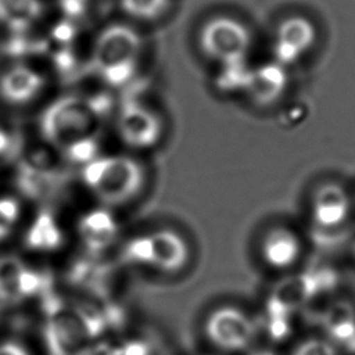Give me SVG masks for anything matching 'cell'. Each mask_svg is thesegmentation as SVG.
I'll list each match as a JSON object with an SVG mask.
<instances>
[{
  "instance_id": "cell-1",
  "label": "cell",
  "mask_w": 355,
  "mask_h": 355,
  "mask_svg": "<svg viewBox=\"0 0 355 355\" xmlns=\"http://www.w3.org/2000/svg\"><path fill=\"white\" fill-rule=\"evenodd\" d=\"M100 110L96 101L79 96H64L42 114L40 132L54 147L83 165L97 157L96 130Z\"/></svg>"
},
{
  "instance_id": "cell-2",
  "label": "cell",
  "mask_w": 355,
  "mask_h": 355,
  "mask_svg": "<svg viewBox=\"0 0 355 355\" xmlns=\"http://www.w3.org/2000/svg\"><path fill=\"white\" fill-rule=\"evenodd\" d=\"M80 178L90 194L111 207L126 204L139 196L146 171L129 155H97L82 166Z\"/></svg>"
},
{
  "instance_id": "cell-3",
  "label": "cell",
  "mask_w": 355,
  "mask_h": 355,
  "mask_svg": "<svg viewBox=\"0 0 355 355\" xmlns=\"http://www.w3.org/2000/svg\"><path fill=\"white\" fill-rule=\"evenodd\" d=\"M143 49L141 35L126 24H110L96 36L92 64L101 80L110 86H123L136 73Z\"/></svg>"
},
{
  "instance_id": "cell-4",
  "label": "cell",
  "mask_w": 355,
  "mask_h": 355,
  "mask_svg": "<svg viewBox=\"0 0 355 355\" xmlns=\"http://www.w3.org/2000/svg\"><path fill=\"white\" fill-rule=\"evenodd\" d=\"M122 257L130 265L175 273L187 265L190 247L180 233L172 229H157L128 240Z\"/></svg>"
},
{
  "instance_id": "cell-5",
  "label": "cell",
  "mask_w": 355,
  "mask_h": 355,
  "mask_svg": "<svg viewBox=\"0 0 355 355\" xmlns=\"http://www.w3.org/2000/svg\"><path fill=\"white\" fill-rule=\"evenodd\" d=\"M251 44L248 26L229 15L212 17L198 31L200 50L219 65L247 60Z\"/></svg>"
},
{
  "instance_id": "cell-6",
  "label": "cell",
  "mask_w": 355,
  "mask_h": 355,
  "mask_svg": "<svg viewBox=\"0 0 355 355\" xmlns=\"http://www.w3.org/2000/svg\"><path fill=\"white\" fill-rule=\"evenodd\" d=\"M204 330L209 343L216 348L240 352L251 348L258 333V324L243 309L225 305L208 315Z\"/></svg>"
},
{
  "instance_id": "cell-7",
  "label": "cell",
  "mask_w": 355,
  "mask_h": 355,
  "mask_svg": "<svg viewBox=\"0 0 355 355\" xmlns=\"http://www.w3.org/2000/svg\"><path fill=\"white\" fill-rule=\"evenodd\" d=\"M116 135L130 148L154 147L162 136V121L157 112L137 101L125 103L115 121Z\"/></svg>"
},
{
  "instance_id": "cell-8",
  "label": "cell",
  "mask_w": 355,
  "mask_h": 355,
  "mask_svg": "<svg viewBox=\"0 0 355 355\" xmlns=\"http://www.w3.org/2000/svg\"><path fill=\"white\" fill-rule=\"evenodd\" d=\"M318 37L315 24L304 15H290L284 18L275 35L272 47L273 61L283 67L295 64L315 44Z\"/></svg>"
},
{
  "instance_id": "cell-9",
  "label": "cell",
  "mask_w": 355,
  "mask_h": 355,
  "mask_svg": "<svg viewBox=\"0 0 355 355\" xmlns=\"http://www.w3.org/2000/svg\"><path fill=\"white\" fill-rule=\"evenodd\" d=\"M311 219L322 230L343 226L351 215V197L337 183H324L316 189L311 200Z\"/></svg>"
},
{
  "instance_id": "cell-10",
  "label": "cell",
  "mask_w": 355,
  "mask_h": 355,
  "mask_svg": "<svg viewBox=\"0 0 355 355\" xmlns=\"http://www.w3.org/2000/svg\"><path fill=\"white\" fill-rule=\"evenodd\" d=\"M44 87V76L26 64L11 65L0 75V98L10 105L33 103L42 96Z\"/></svg>"
},
{
  "instance_id": "cell-11",
  "label": "cell",
  "mask_w": 355,
  "mask_h": 355,
  "mask_svg": "<svg viewBox=\"0 0 355 355\" xmlns=\"http://www.w3.org/2000/svg\"><path fill=\"white\" fill-rule=\"evenodd\" d=\"M259 251L263 262L269 268L286 270L298 262L302 254V243L293 229L275 226L263 234Z\"/></svg>"
},
{
  "instance_id": "cell-12",
  "label": "cell",
  "mask_w": 355,
  "mask_h": 355,
  "mask_svg": "<svg viewBox=\"0 0 355 355\" xmlns=\"http://www.w3.org/2000/svg\"><path fill=\"white\" fill-rule=\"evenodd\" d=\"M287 85V68L276 61H269L251 69L244 93H247L255 104L268 105L277 101L284 94Z\"/></svg>"
},
{
  "instance_id": "cell-13",
  "label": "cell",
  "mask_w": 355,
  "mask_h": 355,
  "mask_svg": "<svg viewBox=\"0 0 355 355\" xmlns=\"http://www.w3.org/2000/svg\"><path fill=\"white\" fill-rule=\"evenodd\" d=\"M36 286L35 273L17 259L0 261V298L12 301L29 294Z\"/></svg>"
},
{
  "instance_id": "cell-14",
  "label": "cell",
  "mask_w": 355,
  "mask_h": 355,
  "mask_svg": "<svg viewBox=\"0 0 355 355\" xmlns=\"http://www.w3.org/2000/svg\"><path fill=\"white\" fill-rule=\"evenodd\" d=\"M79 232L87 247L100 250L112 241L116 225L107 211H92L80 219Z\"/></svg>"
},
{
  "instance_id": "cell-15",
  "label": "cell",
  "mask_w": 355,
  "mask_h": 355,
  "mask_svg": "<svg viewBox=\"0 0 355 355\" xmlns=\"http://www.w3.org/2000/svg\"><path fill=\"white\" fill-rule=\"evenodd\" d=\"M40 15V0H0V24L11 31L28 29Z\"/></svg>"
},
{
  "instance_id": "cell-16",
  "label": "cell",
  "mask_w": 355,
  "mask_h": 355,
  "mask_svg": "<svg viewBox=\"0 0 355 355\" xmlns=\"http://www.w3.org/2000/svg\"><path fill=\"white\" fill-rule=\"evenodd\" d=\"M324 327L329 334V341L341 343L348 347L355 341V313L347 304L334 305L324 316Z\"/></svg>"
},
{
  "instance_id": "cell-17",
  "label": "cell",
  "mask_w": 355,
  "mask_h": 355,
  "mask_svg": "<svg viewBox=\"0 0 355 355\" xmlns=\"http://www.w3.org/2000/svg\"><path fill=\"white\" fill-rule=\"evenodd\" d=\"M172 0H119L121 11L132 19L151 22L162 18L171 8Z\"/></svg>"
},
{
  "instance_id": "cell-18",
  "label": "cell",
  "mask_w": 355,
  "mask_h": 355,
  "mask_svg": "<svg viewBox=\"0 0 355 355\" xmlns=\"http://www.w3.org/2000/svg\"><path fill=\"white\" fill-rule=\"evenodd\" d=\"M251 69L247 60H237L226 64H220V69L216 76L218 87L222 92H245L250 80Z\"/></svg>"
},
{
  "instance_id": "cell-19",
  "label": "cell",
  "mask_w": 355,
  "mask_h": 355,
  "mask_svg": "<svg viewBox=\"0 0 355 355\" xmlns=\"http://www.w3.org/2000/svg\"><path fill=\"white\" fill-rule=\"evenodd\" d=\"M291 355H337V349L329 340L309 338L298 344Z\"/></svg>"
},
{
  "instance_id": "cell-20",
  "label": "cell",
  "mask_w": 355,
  "mask_h": 355,
  "mask_svg": "<svg viewBox=\"0 0 355 355\" xmlns=\"http://www.w3.org/2000/svg\"><path fill=\"white\" fill-rule=\"evenodd\" d=\"M19 215L18 204L10 198L0 200V239L6 236L15 225Z\"/></svg>"
},
{
  "instance_id": "cell-21",
  "label": "cell",
  "mask_w": 355,
  "mask_h": 355,
  "mask_svg": "<svg viewBox=\"0 0 355 355\" xmlns=\"http://www.w3.org/2000/svg\"><path fill=\"white\" fill-rule=\"evenodd\" d=\"M60 4L65 14L78 15L86 10L89 0H60Z\"/></svg>"
},
{
  "instance_id": "cell-22",
  "label": "cell",
  "mask_w": 355,
  "mask_h": 355,
  "mask_svg": "<svg viewBox=\"0 0 355 355\" xmlns=\"http://www.w3.org/2000/svg\"><path fill=\"white\" fill-rule=\"evenodd\" d=\"M0 355H29L28 351L12 341H3L0 343Z\"/></svg>"
},
{
  "instance_id": "cell-23",
  "label": "cell",
  "mask_w": 355,
  "mask_h": 355,
  "mask_svg": "<svg viewBox=\"0 0 355 355\" xmlns=\"http://www.w3.org/2000/svg\"><path fill=\"white\" fill-rule=\"evenodd\" d=\"M11 146V137L7 130L0 125V155L6 154Z\"/></svg>"
},
{
  "instance_id": "cell-24",
  "label": "cell",
  "mask_w": 355,
  "mask_h": 355,
  "mask_svg": "<svg viewBox=\"0 0 355 355\" xmlns=\"http://www.w3.org/2000/svg\"><path fill=\"white\" fill-rule=\"evenodd\" d=\"M251 355H276V354L272 352V351H269V349H259V351H255V352L251 354Z\"/></svg>"
},
{
  "instance_id": "cell-25",
  "label": "cell",
  "mask_w": 355,
  "mask_h": 355,
  "mask_svg": "<svg viewBox=\"0 0 355 355\" xmlns=\"http://www.w3.org/2000/svg\"><path fill=\"white\" fill-rule=\"evenodd\" d=\"M352 251H354V255H355V243H354V248H352Z\"/></svg>"
}]
</instances>
